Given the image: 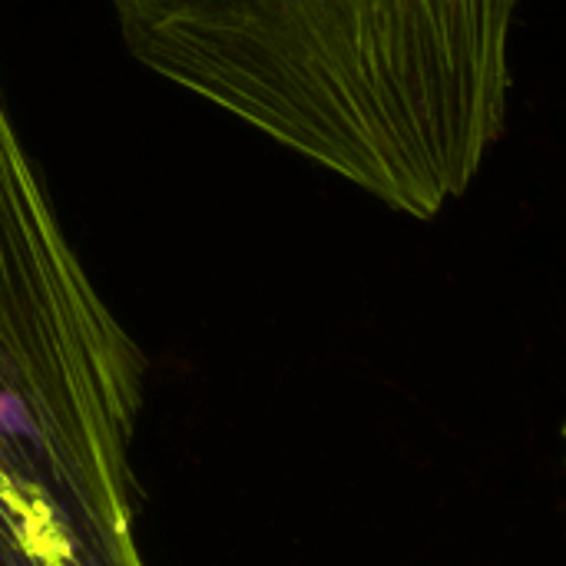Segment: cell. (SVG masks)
Segmentation results:
<instances>
[{"mask_svg": "<svg viewBox=\"0 0 566 566\" xmlns=\"http://www.w3.org/2000/svg\"><path fill=\"white\" fill-rule=\"evenodd\" d=\"M129 53L381 206L438 219L504 136L517 0H113Z\"/></svg>", "mask_w": 566, "mask_h": 566, "instance_id": "cell-1", "label": "cell"}, {"mask_svg": "<svg viewBox=\"0 0 566 566\" xmlns=\"http://www.w3.org/2000/svg\"><path fill=\"white\" fill-rule=\"evenodd\" d=\"M0 566H146L136 524L70 511L0 517Z\"/></svg>", "mask_w": 566, "mask_h": 566, "instance_id": "cell-2", "label": "cell"}]
</instances>
